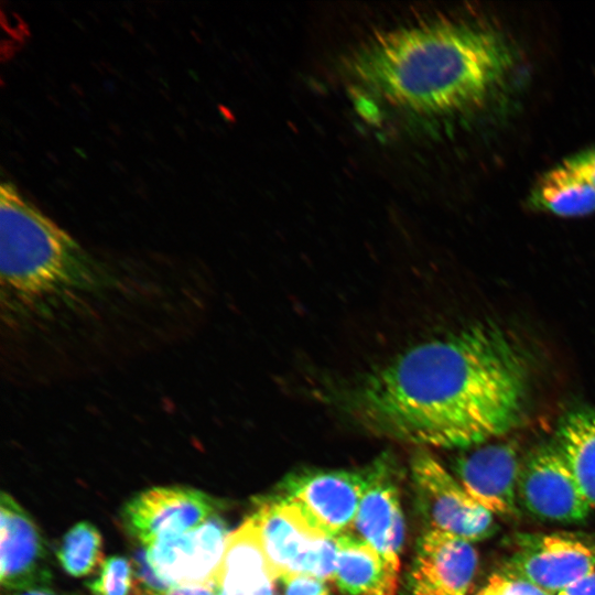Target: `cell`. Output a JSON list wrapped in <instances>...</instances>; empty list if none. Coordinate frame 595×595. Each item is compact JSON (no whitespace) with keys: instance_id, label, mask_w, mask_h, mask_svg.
<instances>
[{"instance_id":"cell-1","label":"cell","mask_w":595,"mask_h":595,"mask_svg":"<svg viewBox=\"0 0 595 595\" xmlns=\"http://www.w3.org/2000/svg\"><path fill=\"white\" fill-rule=\"evenodd\" d=\"M528 385L519 347L499 327L478 324L408 349L347 388L340 404L379 435L466 448L520 423Z\"/></svg>"},{"instance_id":"cell-2","label":"cell","mask_w":595,"mask_h":595,"mask_svg":"<svg viewBox=\"0 0 595 595\" xmlns=\"http://www.w3.org/2000/svg\"><path fill=\"white\" fill-rule=\"evenodd\" d=\"M510 39L487 22L439 20L381 34L350 61L356 79L388 104L454 116L491 106L517 66Z\"/></svg>"},{"instance_id":"cell-3","label":"cell","mask_w":595,"mask_h":595,"mask_svg":"<svg viewBox=\"0 0 595 595\" xmlns=\"http://www.w3.org/2000/svg\"><path fill=\"white\" fill-rule=\"evenodd\" d=\"M126 273L95 257L11 183L0 187L1 317L10 333L85 321L128 291Z\"/></svg>"},{"instance_id":"cell-4","label":"cell","mask_w":595,"mask_h":595,"mask_svg":"<svg viewBox=\"0 0 595 595\" xmlns=\"http://www.w3.org/2000/svg\"><path fill=\"white\" fill-rule=\"evenodd\" d=\"M411 472L433 529L472 543L494 534L493 513L478 505L436 458L425 452L418 453L412 459Z\"/></svg>"},{"instance_id":"cell-5","label":"cell","mask_w":595,"mask_h":595,"mask_svg":"<svg viewBox=\"0 0 595 595\" xmlns=\"http://www.w3.org/2000/svg\"><path fill=\"white\" fill-rule=\"evenodd\" d=\"M595 569V547L566 534L521 539L500 575L559 595Z\"/></svg>"},{"instance_id":"cell-6","label":"cell","mask_w":595,"mask_h":595,"mask_svg":"<svg viewBox=\"0 0 595 595\" xmlns=\"http://www.w3.org/2000/svg\"><path fill=\"white\" fill-rule=\"evenodd\" d=\"M518 500L534 517L555 523H581L591 511L554 443L540 446L522 463Z\"/></svg>"},{"instance_id":"cell-7","label":"cell","mask_w":595,"mask_h":595,"mask_svg":"<svg viewBox=\"0 0 595 595\" xmlns=\"http://www.w3.org/2000/svg\"><path fill=\"white\" fill-rule=\"evenodd\" d=\"M366 470H316L290 477L283 498L293 502L322 534L336 538L355 526Z\"/></svg>"},{"instance_id":"cell-8","label":"cell","mask_w":595,"mask_h":595,"mask_svg":"<svg viewBox=\"0 0 595 595\" xmlns=\"http://www.w3.org/2000/svg\"><path fill=\"white\" fill-rule=\"evenodd\" d=\"M216 502L187 487H154L134 496L123 508L127 530L144 548L190 532L214 515Z\"/></svg>"},{"instance_id":"cell-9","label":"cell","mask_w":595,"mask_h":595,"mask_svg":"<svg viewBox=\"0 0 595 595\" xmlns=\"http://www.w3.org/2000/svg\"><path fill=\"white\" fill-rule=\"evenodd\" d=\"M512 443H489L470 451L455 463L457 480L483 508L500 517L518 513V482L521 470Z\"/></svg>"},{"instance_id":"cell-10","label":"cell","mask_w":595,"mask_h":595,"mask_svg":"<svg viewBox=\"0 0 595 595\" xmlns=\"http://www.w3.org/2000/svg\"><path fill=\"white\" fill-rule=\"evenodd\" d=\"M478 565L472 542L431 529L420 539L410 574L412 595H466Z\"/></svg>"},{"instance_id":"cell-11","label":"cell","mask_w":595,"mask_h":595,"mask_svg":"<svg viewBox=\"0 0 595 595\" xmlns=\"http://www.w3.org/2000/svg\"><path fill=\"white\" fill-rule=\"evenodd\" d=\"M0 581L10 591L45 587L52 580L41 534L28 512L1 494Z\"/></svg>"},{"instance_id":"cell-12","label":"cell","mask_w":595,"mask_h":595,"mask_svg":"<svg viewBox=\"0 0 595 595\" xmlns=\"http://www.w3.org/2000/svg\"><path fill=\"white\" fill-rule=\"evenodd\" d=\"M365 470V490L355 527L360 538L398 573L404 524L392 466L388 458H380Z\"/></svg>"},{"instance_id":"cell-13","label":"cell","mask_w":595,"mask_h":595,"mask_svg":"<svg viewBox=\"0 0 595 595\" xmlns=\"http://www.w3.org/2000/svg\"><path fill=\"white\" fill-rule=\"evenodd\" d=\"M252 517L258 523L274 580L298 574L314 543L329 538L317 531L301 510L283 497L263 504Z\"/></svg>"},{"instance_id":"cell-14","label":"cell","mask_w":595,"mask_h":595,"mask_svg":"<svg viewBox=\"0 0 595 595\" xmlns=\"http://www.w3.org/2000/svg\"><path fill=\"white\" fill-rule=\"evenodd\" d=\"M274 581L251 516L227 539L216 574L219 595H272Z\"/></svg>"},{"instance_id":"cell-15","label":"cell","mask_w":595,"mask_h":595,"mask_svg":"<svg viewBox=\"0 0 595 595\" xmlns=\"http://www.w3.org/2000/svg\"><path fill=\"white\" fill-rule=\"evenodd\" d=\"M334 580L347 595H394L398 573L367 541L344 533L336 537Z\"/></svg>"},{"instance_id":"cell-16","label":"cell","mask_w":595,"mask_h":595,"mask_svg":"<svg viewBox=\"0 0 595 595\" xmlns=\"http://www.w3.org/2000/svg\"><path fill=\"white\" fill-rule=\"evenodd\" d=\"M529 206L562 218L595 213V188L562 161L541 174L530 190Z\"/></svg>"},{"instance_id":"cell-17","label":"cell","mask_w":595,"mask_h":595,"mask_svg":"<svg viewBox=\"0 0 595 595\" xmlns=\"http://www.w3.org/2000/svg\"><path fill=\"white\" fill-rule=\"evenodd\" d=\"M554 444L591 509L595 510V411L577 408L564 414Z\"/></svg>"},{"instance_id":"cell-18","label":"cell","mask_w":595,"mask_h":595,"mask_svg":"<svg viewBox=\"0 0 595 595\" xmlns=\"http://www.w3.org/2000/svg\"><path fill=\"white\" fill-rule=\"evenodd\" d=\"M101 549L102 540L97 528L82 521L64 536L57 558L68 574L80 577L90 574L104 563Z\"/></svg>"},{"instance_id":"cell-19","label":"cell","mask_w":595,"mask_h":595,"mask_svg":"<svg viewBox=\"0 0 595 595\" xmlns=\"http://www.w3.org/2000/svg\"><path fill=\"white\" fill-rule=\"evenodd\" d=\"M133 566L122 556L104 561L98 576L87 586L94 595H132L137 591Z\"/></svg>"},{"instance_id":"cell-20","label":"cell","mask_w":595,"mask_h":595,"mask_svg":"<svg viewBox=\"0 0 595 595\" xmlns=\"http://www.w3.org/2000/svg\"><path fill=\"white\" fill-rule=\"evenodd\" d=\"M284 595H329L325 581L305 574H293L282 578Z\"/></svg>"},{"instance_id":"cell-21","label":"cell","mask_w":595,"mask_h":595,"mask_svg":"<svg viewBox=\"0 0 595 595\" xmlns=\"http://www.w3.org/2000/svg\"><path fill=\"white\" fill-rule=\"evenodd\" d=\"M563 161L595 188V147L576 152Z\"/></svg>"},{"instance_id":"cell-22","label":"cell","mask_w":595,"mask_h":595,"mask_svg":"<svg viewBox=\"0 0 595 595\" xmlns=\"http://www.w3.org/2000/svg\"><path fill=\"white\" fill-rule=\"evenodd\" d=\"M163 595H219V588L217 584L176 585Z\"/></svg>"},{"instance_id":"cell-23","label":"cell","mask_w":595,"mask_h":595,"mask_svg":"<svg viewBox=\"0 0 595 595\" xmlns=\"http://www.w3.org/2000/svg\"><path fill=\"white\" fill-rule=\"evenodd\" d=\"M562 593L564 595H595V569Z\"/></svg>"},{"instance_id":"cell-24","label":"cell","mask_w":595,"mask_h":595,"mask_svg":"<svg viewBox=\"0 0 595 595\" xmlns=\"http://www.w3.org/2000/svg\"><path fill=\"white\" fill-rule=\"evenodd\" d=\"M10 595H72V594L57 593L55 591H51L45 587H42V588H34V589H29V591H20L17 593H12Z\"/></svg>"},{"instance_id":"cell-25","label":"cell","mask_w":595,"mask_h":595,"mask_svg":"<svg viewBox=\"0 0 595 595\" xmlns=\"http://www.w3.org/2000/svg\"><path fill=\"white\" fill-rule=\"evenodd\" d=\"M477 595H497V587L494 580H491L488 586L482 589Z\"/></svg>"},{"instance_id":"cell-26","label":"cell","mask_w":595,"mask_h":595,"mask_svg":"<svg viewBox=\"0 0 595 595\" xmlns=\"http://www.w3.org/2000/svg\"><path fill=\"white\" fill-rule=\"evenodd\" d=\"M559 595H564V593H561V594H559Z\"/></svg>"}]
</instances>
